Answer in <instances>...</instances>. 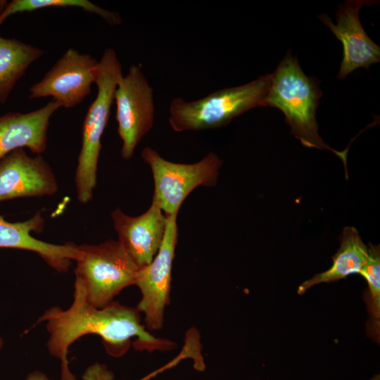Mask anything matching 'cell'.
Instances as JSON below:
<instances>
[{"mask_svg": "<svg viewBox=\"0 0 380 380\" xmlns=\"http://www.w3.org/2000/svg\"><path fill=\"white\" fill-rule=\"evenodd\" d=\"M25 380H56L51 379L46 374L39 370L30 372Z\"/></svg>", "mask_w": 380, "mask_h": 380, "instance_id": "cell-20", "label": "cell"}, {"mask_svg": "<svg viewBox=\"0 0 380 380\" xmlns=\"http://www.w3.org/2000/svg\"><path fill=\"white\" fill-rule=\"evenodd\" d=\"M46 323L49 338L46 343L49 354L61 362V380H77L69 369L70 346L87 334L101 338L107 353L115 357L124 355L136 338L134 346L138 350L153 352L174 349V342L152 335L141 323L140 312L132 308L113 301L103 308L93 306L87 300L82 282L75 278L73 300L67 309L51 307L44 312L36 324Z\"/></svg>", "mask_w": 380, "mask_h": 380, "instance_id": "cell-1", "label": "cell"}, {"mask_svg": "<svg viewBox=\"0 0 380 380\" xmlns=\"http://www.w3.org/2000/svg\"><path fill=\"white\" fill-rule=\"evenodd\" d=\"M371 380H379V376L376 375Z\"/></svg>", "mask_w": 380, "mask_h": 380, "instance_id": "cell-22", "label": "cell"}, {"mask_svg": "<svg viewBox=\"0 0 380 380\" xmlns=\"http://www.w3.org/2000/svg\"><path fill=\"white\" fill-rule=\"evenodd\" d=\"M44 225L41 212L23 222H10L0 216V248L23 249L37 253L49 266L59 272L68 270L72 260L80 255L79 245L72 242L53 244L32 236Z\"/></svg>", "mask_w": 380, "mask_h": 380, "instance_id": "cell-13", "label": "cell"}, {"mask_svg": "<svg viewBox=\"0 0 380 380\" xmlns=\"http://www.w3.org/2000/svg\"><path fill=\"white\" fill-rule=\"evenodd\" d=\"M367 281L365 302L369 314L367 326L372 337L379 336L380 315V250L379 246L369 243L367 259L360 273Z\"/></svg>", "mask_w": 380, "mask_h": 380, "instance_id": "cell-18", "label": "cell"}, {"mask_svg": "<svg viewBox=\"0 0 380 380\" xmlns=\"http://www.w3.org/2000/svg\"><path fill=\"white\" fill-rule=\"evenodd\" d=\"M122 65L113 48H106L99 61L95 83L97 94L84 119L82 145L75 170L77 198L86 204L93 198L96 185L101 137L108 124L115 91L122 77Z\"/></svg>", "mask_w": 380, "mask_h": 380, "instance_id": "cell-3", "label": "cell"}, {"mask_svg": "<svg viewBox=\"0 0 380 380\" xmlns=\"http://www.w3.org/2000/svg\"><path fill=\"white\" fill-rule=\"evenodd\" d=\"M270 81L271 74H267L240 86L215 91L195 101L173 98L170 104V125L177 132L223 127L245 112L264 106Z\"/></svg>", "mask_w": 380, "mask_h": 380, "instance_id": "cell-4", "label": "cell"}, {"mask_svg": "<svg viewBox=\"0 0 380 380\" xmlns=\"http://www.w3.org/2000/svg\"><path fill=\"white\" fill-rule=\"evenodd\" d=\"M99 61L70 48L44 77L30 88L29 99L51 96L65 108L80 103L95 83Z\"/></svg>", "mask_w": 380, "mask_h": 380, "instance_id": "cell-9", "label": "cell"}, {"mask_svg": "<svg viewBox=\"0 0 380 380\" xmlns=\"http://www.w3.org/2000/svg\"><path fill=\"white\" fill-rule=\"evenodd\" d=\"M377 1L349 0L337 10L336 24L326 14L317 16L343 44V60L337 77L345 79L359 68L369 67L380 61V47L367 34L359 18L363 6H372Z\"/></svg>", "mask_w": 380, "mask_h": 380, "instance_id": "cell-10", "label": "cell"}, {"mask_svg": "<svg viewBox=\"0 0 380 380\" xmlns=\"http://www.w3.org/2000/svg\"><path fill=\"white\" fill-rule=\"evenodd\" d=\"M166 217L162 244L152 261L139 270L135 281L141 293L137 308L144 315L148 331L163 327L165 308L170 303L172 267L178 237L177 214Z\"/></svg>", "mask_w": 380, "mask_h": 380, "instance_id": "cell-8", "label": "cell"}, {"mask_svg": "<svg viewBox=\"0 0 380 380\" xmlns=\"http://www.w3.org/2000/svg\"><path fill=\"white\" fill-rule=\"evenodd\" d=\"M49 7H78L98 15L110 26L118 25L122 23V18L118 13L101 8L88 0H13L1 13L0 24L11 15Z\"/></svg>", "mask_w": 380, "mask_h": 380, "instance_id": "cell-17", "label": "cell"}, {"mask_svg": "<svg viewBox=\"0 0 380 380\" xmlns=\"http://www.w3.org/2000/svg\"><path fill=\"white\" fill-rule=\"evenodd\" d=\"M118 242L139 269L148 265L158 253L165 232L167 217L152 201L143 214L132 217L119 208L110 214Z\"/></svg>", "mask_w": 380, "mask_h": 380, "instance_id": "cell-12", "label": "cell"}, {"mask_svg": "<svg viewBox=\"0 0 380 380\" xmlns=\"http://www.w3.org/2000/svg\"><path fill=\"white\" fill-rule=\"evenodd\" d=\"M75 278L83 284L88 301L103 308L125 288L135 285L139 267L118 241L79 245Z\"/></svg>", "mask_w": 380, "mask_h": 380, "instance_id": "cell-5", "label": "cell"}, {"mask_svg": "<svg viewBox=\"0 0 380 380\" xmlns=\"http://www.w3.org/2000/svg\"><path fill=\"white\" fill-rule=\"evenodd\" d=\"M44 51L16 39L0 36V103H4L18 80Z\"/></svg>", "mask_w": 380, "mask_h": 380, "instance_id": "cell-16", "label": "cell"}, {"mask_svg": "<svg viewBox=\"0 0 380 380\" xmlns=\"http://www.w3.org/2000/svg\"><path fill=\"white\" fill-rule=\"evenodd\" d=\"M4 346V340L2 337L0 336V350L3 348Z\"/></svg>", "mask_w": 380, "mask_h": 380, "instance_id": "cell-21", "label": "cell"}, {"mask_svg": "<svg viewBox=\"0 0 380 380\" xmlns=\"http://www.w3.org/2000/svg\"><path fill=\"white\" fill-rule=\"evenodd\" d=\"M322 96L319 81L303 71L289 50L271 74L264 106L279 109L293 135L308 148L334 152L346 165L347 150L338 151L325 144L318 134L316 110Z\"/></svg>", "mask_w": 380, "mask_h": 380, "instance_id": "cell-2", "label": "cell"}, {"mask_svg": "<svg viewBox=\"0 0 380 380\" xmlns=\"http://www.w3.org/2000/svg\"><path fill=\"white\" fill-rule=\"evenodd\" d=\"M141 158L149 165L153 177L152 201L165 216L178 214L184 201L196 187L215 186L222 164L213 152L194 163H174L148 146L142 150Z\"/></svg>", "mask_w": 380, "mask_h": 380, "instance_id": "cell-6", "label": "cell"}, {"mask_svg": "<svg viewBox=\"0 0 380 380\" xmlns=\"http://www.w3.org/2000/svg\"><path fill=\"white\" fill-rule=\"evenodd\" d=\"M187 358V353L185 350H182L179 354L172 361L139 380H150L158 374L177 365L181 360ZM81 378L82 380H114V374L106 365L95 362L86 369Z\"/></svg>", "mask_w": 380, "mask_h": 380, "instance_id": "cell-19", "label": "cell"}, {"mask_svg": "<svg viewBox=\"0 0 380 380\" xmlns=\"http://www.w3.org/2000/svg\"><path fill=\"white\" fill-rule=\"evenodd\" d=\"M58 188L53 172L41 155L30 156L21 148L0 160V202L52 196Z\"/></svg>", "mask_w": 380, "mask_h": 380, "instance_id": "cell-11", "label": "cell"}, {"mask_svg": "<svg viewBox=\"0 0 380 380\" xmlns=\"http://www.w3.org/2000/svg\"><path fill=\"white\" fill-rule=\"evenodd\" d=\"M60 107L59 103L52 100L29 113L0 116V160L17 148H27L36 155L45 151L49 120Z\"/></svg>", "mask_w": 380, "mask_h": 380, "instance_id": "cell-14", "label": "cell"}, {"mask_svg": "<svg viewBox=\"0 0 380 380\" xmlns=\"http://www.w3.org/2000/svg\"><path fill=\"white\" fill-rule=\"evenodd\" d=\"M367 255L368 246L363 243L357 230L353 227H346L341 234L340 248L332 257L331 267L302 283L298 293L303 294L317 284L335 281L350 274H359Z\"/></svg>", "mask_w": 380, "mask_h": 380, "instance_id": "cell-15", "label": "cell"}, {"mask_svg": "<svg viewBox=\"0 0 380 380\" xmlns=\"http://www.w3.org/2000/svg\"><path fill=\"white\" fill-rule=\"evenodd\" d=\"M118 133L121 156L130 159L143 137L152 129L155 117L153 90L141 67L132 65L115 91Z\"/></svg>", "mask_w": 380, "mask_h": 380, "instance_id": "cell-7", "label": "cell"}]
</instances>
